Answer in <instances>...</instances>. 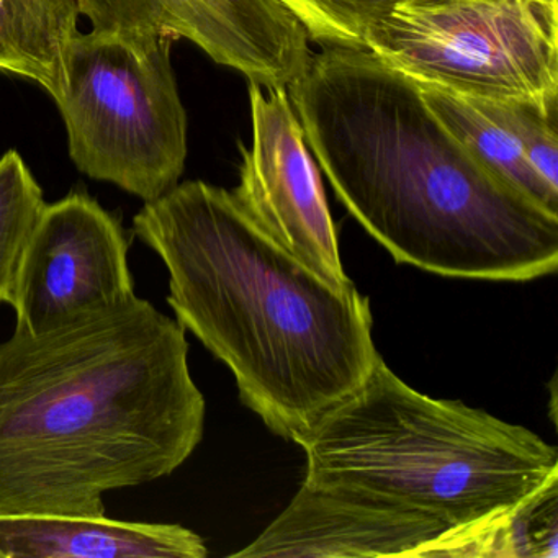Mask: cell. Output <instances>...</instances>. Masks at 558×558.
Instances as JSON below:
<instances>
[{"mask_svg":"<svg viewBox=\"0 0 558 558\" xmlns=\"http://www.w3.org/2000/svg\"><path fill=\"white\" fill-rule=\"evenodd\" d=\"M80 17V0H0V71L28 77L60 100Z\"/></svg>","mask_w":558,"mask_h":558,"instance_id":"obj_12","label":"cell"},{"mask_svg":"<svg viewBox=\"0 0 558 558\" xmlns=\"http://www.w3.org/2000/svg\"><path fill=\"white\" fill-rule=\"evenodd\" d=\"M306 482L423 512L488 541L502 557L509 514L558 480L557 447L518 424L437 400L380 357L371 374L295 440Z\"/></svg>","mask_w":558,"mask_h":558,"instance_id":"obj_4","label":"cell"},{"mask_svg":"<svg viewBox=\"0 0 558 558\" xmlns=\"http://www.w3.org/2000/svg\"><path fill=\"white\" fill-rule=\"evenodd\" d=\"M250 148L241 146L240 184L233 195L277 243L335 287L354 286L344 272L338 230L318 166L287 87L250 83Z\"/></svg>","mask_w":558,"mask_h":558,"instance_id":"obj_8","label":"cell"},{"mask_svg":"<svg viewBox=\"0 0 558 558\" xmlns=\"http://www.w3.org/2000/svg\"><path fill=\"white\" fill-rule=\"evenodd\" d=\"M416 86L434 116L465 146L466 151L522 194L558 211V195L551 194L535 178L514 136L486 112L480 100L437 87Z\"/></svg>","mask_w":558,"mask_h":558,"instance_id":"obj_13","label":"cell"},{"mask_svg":"<svg viewBox=\"0 0 558 558\" xmlns=\"http://www.w3.org/2000/svg\"><path fill=\"white\" fill-rule=\"evenodd\" d=\"M205 397L178 319L132 296L0 344V514L102 518L104 495L174 473Z\"/></svg>","mask_w":558,"mask_h":558,"instance_id":"obj_1","label":"cell"},{"mask_svg":"<svg viewBox=\"0 0 558 558\" xmlns=\"http://www.w3.org/2000/svg\"><path fill=\"white\" fill-rule=\"evenodd\" d=\"M172 41L143 31L80 32L57 100L76 168L145 204L179 184L187 159Z\"/></svg>","mask_w":558,"mask_h":558,"instance_id":"obj_5","label":"cell"},{"mask_svg":"<svg viewBox=\"0 0 558 558\" xmlns=\"http://www.w3.org/2000/svg\"><path fill=\"white\" fill-rule=\"evenodd\" d=\"M96 31L185 38L263 89L289 87L312 60L303 25L279 0H80Z\"/></svg>","mask_w":558,"mask_h":558,"instance_id":"obj_10","label":"cell"},{"mask_svg":"<svg viewBox=\"0 0 558 558\" xmlns=\"http://www.w3.org/2000/svg\"><path fill=\"white\" fill-rule=\"evenodd\" d=\"M204 538L179 524L54 514H0V558H204Z\"/></svg>","mask_w":558,"mask_h":558,"instance_id":"obj_11","label":"cell"},{"mask_svg":"<svg viewBox=\"0 0 558 558\" xmlns=\"http://www.w3.org/2000/svg\"><path fill=\"white\" fill-rule=\"evenodd\" d=\"M287 90L332 191L398 264L495 282L557 272L558 211L466 151L371 51L323 48Z\"/></svg>","mask_w":558,"mask_h":558,"instance_id":"obj_2","label":"cell"},{"mask_svg":"<svg viewBox=\"0 0 558 558\" xmlns=\"http://www.w3.org/2000/svg\"><path fill=\"white\" fill-rule=\"evenodd\" d=\"M44 191L19 151L0 158V303L11 305L19 267L45 208Z\"/></svg>","mask_w":558,"mask_h":558,"instance_id":"obj_14","label":"cell"},{"mask_svg":"<svg viewBox=\"0 0 558 558\" xmlns=\"http://www.w3.org/2000/svg\"><path fill=\"white\" fill-rule=\"evenodd\" d=\"M506 558L558 557V480L529 496L509 514Z\"/></svg>","mask_w":558,"mask_h":558,"instance_id":"obj_17","label":"cell"},{"mask_svg":"<svg viewBox=\"0 0 558 558\" xmlns=\"http://www.w3.org/2000/svg\"><path fill=\"white\" fill-rule=\"evenodd\" d=\"M480 102L502 129L514 136L535 178L551 194L558 195V97Z\"/></svg>","mask_w":558,"mask_h":558,"instance_id":"obj_15","label":"cell"},{"mask_svg":"<svg viewBox=\"0 0 558 558\" xmlns=\"http://www.w3.org/2000/svg\"><path fill=\"white\" fill-rule=\"evenodd\" d=\"M233 557L488 558V541L413 509L303 480L282 514Z\"/></svg>","mask_w":558,"mask_h":558,"instance_id":"obj_9","label":"cell"},{"mask_svg":"<svg viewBox=\"0 0 558 558\" xmlns=\"http://www.w3.org/2000/svg\"><path fill=\"white\" fill-rule=\"evenodd\" d=\"M169 272L168 303L238 385L241 401L295 442L357 390L380 357L371 300L335 287L204 181L178 184L133 218Z\"/></svg>","mask_w":558,"mask_h":558,"instance_id":"obj_3","label":"cell"},{"mask_svg":"<svg viewBox=\"0 0 558 558\" xmlns=\"http://www.w3.org/2000/svg\"><path fill=\"white\" fill-rule=\"evenodd\" d=\"M367 51L414 84L470 99H554L558 0H400Z\"/></svg>","mask_w":558,"mask_h":558,"instance_id":"obj_6","label":"cell"},{"mask_svg":"<svg viewBox=\"0 0 558 558\" xmlns=\"http://www.w3.org/2000/svg\"><path fill=\"white\" fill-rule=\"evenodd\" d=\"M122 220L86 192L45 205L19 267L15 331L41 335L135 296Z\"/></svg>","mask_w":558,"mask_h":558,"instance_id":"obj_7","label":"cell"},{"mask_svg":"<svg viewBox=\"0 0 558 558\" xmlns=\"http://www.w3.org/2000/svg\"><path fill=\"white\" fill-rule=\"evenodd\" d=\"M323 48L367 50L368 32L400 0H279Z\"/></svg>","mask_w":558,"mask_h":558,"instance_id":"obj_16","label":"cell"}]
</instances>
